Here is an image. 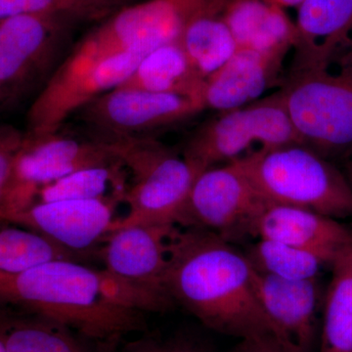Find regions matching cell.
Instances as JSON below:
<instances>
[{
	"instance_id": "1",
	"label": "cell",
	"mask_w": 352,
	"mask_h": 352,
	"mask_svg": "<svg viewBox=\"0 0 352 352\" xmlns=\"http://www.w3.org/2000/svg\"><path fill=\"white\" fill-rule=\"evenodd\" d=\"M164 283L173 302L210 330L240 340L278 339L256 296L251 263L217 234L176 226Z\"/></svg>"
},
{
	"instance_id": "2",
	"label": "cell",
	"mask_w": 352,
	"mask_h": 352,
	"mask_svg": "<svg viewBox=\"0 0 352 352\" xmlns=\"http://www.w3.org/2000/svg\"><path fill=\"white\" fill-rule=\"evenodd\" d=\"M0 308L45 317L99 342L145 327L144 312L120 282L66 259L19 273L0 271Z\"/></svg>"
},
{
	"instance_id": "3",
	"label": "cell",
	"mask_w": 352,
	"mask_h": 352,
	"mask_svg": "<svg viewBox=\"0 0 352 352\" xmlns=\"http://www.w3.org/2000/svg\"><path fill=\"white\" fill-rule=\"evenodd\" d=\"M263 200L333 219L352 217V187L342 171L302 144L252 153L233 161Z\"/></svg>"
},
{
	"instance_id": "4",
	"label": "cell",
	"mask_w": 352,
	"mask_h": 352,
	"mask_svg": "<svg viewBox=\"0 0 352 352\" xmlns=\"http://www.w3.org/2000/svg\"><path fill=\"white\" fill-rule=\"evenodd\" d=\"M282 98L302 144L326 157L352 155V50L330 63L291 69Z\"/></svg>"
},
{
	"instance_id": "5",
	"label": "cell",
	"mask_w": 352,
	"mask_h": 352,
	"mask_svg": "<svg viewBox=\"0 0 352 352\" xmlns=\"http://www.w3.org/2000/svg\"><path fill=\"white\" fill-rule=\"evenodd\" d=\"M103 143L129 173L124 199L129 212L113 222L110 232L126 226H177L192 186L201 171L183 155L155 138Z\"/></svg>"
},
{
	"instance_id": "6",
	"label": "cell",
	"mask_w": 352,
	"mask_h": 352,
	"mask_svg": "<svg viewBox=\"0 0 352 352\" xmlns=\"http://www.w3.org/2000/svg\"><path fill=\"white\" fill-rule=\"evenodd\" d=\"M76 22L53 15L0 20V102L19 104L41 91L72 50Z\"/></svg>"
},
{
	"instance_id": "7",
	"label": "cell",
	"mask_w": 352,
	"mask_h": 352,
	"mask_svg": "<svg viewBox=\"0 0 352 352\" xmlns=\"http://www.w3.org/2000/svg\"><path fill=\"white\" fill-rule=\"evenodd\" d=\"M144 54L102 57L76 43L36 95L27 113L28 135L60 131L90 102L122 85Z\"/></svg>"
},
{
	"instance_id": "8",
	"label": "cell",
	"mask_w": 352,
	"mask_h": 352,
	"mask_svg": "<svg viewBox=\"0 0 352 352\" xmlns=\"http://www.w3.org/2000/svg\"><path fill=\"white\" fill-rule=\"evenodd\" d=\"M291 144H302V141L279 90L204 122L190 136L182 155L204 171L248 156L256 146L264 151Z\"/></svg>"
},
{
	"instance_id": "9",
	"label": "cell",
	"mask_w": 352,
	"mask_h": 352,
	"mask_svg": "<svg viewBox=\"0 0 352 352\" xmlns=\"http://www.w3.org/2000/svg\"><path fill=\"white\" fill-rule=\"evenodd\" d=\"M204 110L200 100L186 95L116 87L90 102L74 118L87 138L109 142L155 138L157 132L182 124Z\"/></svg>"
},
{
	"instance_id": "10",
	"label": "cell",
	"mask_w": 352,
	"mask_h": 352,
	"mask_svg": "<svg viewBox=\"0 0 352 352\" xmlns=\"http://www.w3.org/2000/svg\"><path fill=\"white\" fill-rule=\"evenodd\" d=\"M176 226L122 227L104 238L97 252L103 270L131 292L143 312H164L175 305L164 278Z\"/></svg>"
},
{
	"instance_id": "11",
	"label": "cell",
	"mask_w": 352,
	"mask_h": 352,
	"mask_svg": "<svg viewBox=\"0 0 352 352\" xmlns=\"http://www.w3.org/2000/svg\"><path fill=\"white\" fill-rule=\"evenodd\" d=\"M119 161L107 144L87 138L68 135L60 131L28 135L14 163L3 222L32 205L41 187L85 168Z\"/></svg>"
},
{
	"instance_id": "12",
	"label": "cell",
	"mask_w": 352,
	"mask_h": 352,
	"mask_svg": "<svg viewBox=\"0 0 352 352\" xmlns=\"http://www.w3.org/2000/svg\"><path fill=\"white\" fill-rule=\"evenodd\" d=\"M267 201L233 162L197 176L177 226L205 229L230 242L250 236Z\"/></svg>"
},
{
	"instance_id": "13",
	"label": "cell",
	"mask_w": 352,
	"mask_h": 352,
	"mask_svg": "<svg viewBox=\"0 0 352 352\" xmlns=\"http://www.w3.org/2000/svg\"><path fill=\"white\" fill-rule=\"evenodd\" d=\"M214 0H145L120 8L82 41L103 56L126 52L147 55L179 41L194 18Z\"/></svg>"
},
{
	"instance_id": "14",
	"label": "cell",
	"mask_w": 352,
	"mask_h": 352,
	"mask_svg": "<svg viewBox=\"0 0 352 352\" xmlns=\"http://www.w3.org/2000/svg\"><path fill=\"white\" fill-rule=\"evenodd\" d=\"M117 201L67 200L36 203L11 215L16 224L50 238L71 251L89 254L110 233Z\"/></svg>"
},
{
	"instance_id": "15",
	"label": "cell",
	"mask_w": 352,
	"mask_h": 352,
	"mask_svg": "<svg viewBox=\"0 0 352 352\" xmlns=\"http://www.w3.org/2000/svg\"><path fill=\"white\" fill-rule=\"evenodd\" d=\"M256 296L278 339L294 352H310L316 337L320 289L316 279L287 280L254 270Z\"/></svg>"
},
{
	"instance_id": "16",
	"label": "cell",
	"mask_w": 352,
	"mask_h": 352,
	"mask_svg": "<svg viewBox=\"0 0 352 352\" xmlns=\"http://www.w3.org/2000/svg\"><path fill=\"white\" fill-rule=\"evenodd\" d=\"M292 48L256 51L237 48L232 56L204 80V108L226 112L263 98L266 90L281 76L285 59Z\"/></svg>"
},
{
	"instance_id": "17",
	"label": "cell",
	"mask_w": 352,
	"mask_h": 352,
	"mask_svg": "<svg viewBox=\"0 0 352 352\" xmlns=\"http://www.w3.org/2000/svg\"><path fill=\"white\" fill-rule=\"evenodd\" d=\"M291 69L325 66L352 50V0H305Z\"/></svg>"
},
{
	"instance_id": "18",
	"label": "cell",
	"mask_w": 352,
	"mask_h": 352,
	"mask_svg": "<svg viewBox=\"0 0 352 352\" xmlns=\"http://www.w3.org/2000/svg\"><path fill=\"white\" fill-rule=\"evenodd\" d=\"M351 228L333 217L293 206L267 203L259 212L250 236L294 245L321 254L332 263L333 256L351 237Z\"/></svg>"
},
{
	"instance_id": "19",
	"label": "cell",
	"mask_w": 352,
	"mask_h": 352,
	"mask_svg": "<svg viewBox=\"0 0 352 352\" xmlns=\"http://www.w3.org/2000/svg\"><path fill=\"white\" fill-rule=\"evenodd\" d=\"M224 16L237 48L265 52L295 46L296 23L267 0H231Z\"/></svg>"
},
{
	"instance_id": "20",
	"label": "cell",
	"mask_w": 352,
	"mask_h": 352,
	"mask_svg": "<svg viewBox=\"0 0 352 352\" xmlns=\"http://www.w3.org/2000/svg\"><path fill=\"white\" fill-rule=\"evenodd\" d=\"M203 82L182 43L175 41L159 46L145 55L126 82L118 87L155 94L186 95L201 102Z\"/></svg>"
},
{
	"instance_id": "21",
	"label": "cell",
	"mask_w": 352,
	"mask_h": 352,
	"mask_svg": "<svg viewBox=\"0 0 352 352\" xmlns=\"http://www.w3.org/2000/svg\"><path fill=\"white\" fill-rule=\"evenodd\" d=\"M231 0H214L194 18L183 31L179 41L192 66L205 80L237 50L226 21Z\"/></svg>"
},
{
	"instance_id": "22",
	"label": "cell",
	"mask_w": 352,
	"mask_h": 352,
	"mask_svg": "<svg viewBox=\"0 0 352 352\" xmlns=\"http://www.w3.org/2000/svg\"><path fill=\"white\" fill-rule=\"evenodd\" d=\"M330 266L319 352H352V228Z\"/></svg>"
},
{
	"instance_id": "23",
	"label": "cell",
	"mask_w": 352,
	"mask_h": 352,
	"mask_svg": "<svg viewBox=\"0 0 352 352\" xmlns=\"http://www.w3.org/2000/svg\"><path fill=\"white\" fill-rule=\"evenodd\" d=\"M129 184V171L118 161L107 166L76 171L41 187L36 192L32 205L67 200H105L122 203Z\"/></svg>"
},
{
	"instance_id": "24",
	"label": "cell",
	"mask_w": 352,
	"mask_h": 352,
	"mask_svg": "<svg viewBox=\"0 0 352 352\" xmlns=\"http://www.w3.org/2000/svg\"><path fill=\"white\" fill-rule=\"evenodd\" d=\"M69 332L45 317L0 308V340L6 352H85Z\"/></svg>"
},
{
	"instance_id": "25",
	"label": "cell",
	"mask_w": 352,
	"mask_h": 352,
	"mask_svg": "<svg viewBox=\"0 0 352 352\" xmlns=\"http://www.w3.org/2000/svg\"><path fill=\"white\" fill-rule=\"evenodd\" d=\"M89 254L66 249L50 238L25 227L0 223V271L19 273L52 261L82 263Z\"/></svg>"
},
{
	"instance_id": "26",
	"label": "cell",
	"mask_w": 352,
	"mask_h": 352,
	"mask_svg": "<svg viewBox=\"0 0 352 352\" xmlns=\"http://www.w3.org/2000/svg\"><path fill=\"white\" fill-rule=\"evenodd\" d=\"M243 252L254 270L282 279H316L322 267L330 265L316 252L267 239H258Z\"/></svg>"
},
{
	"instance_id": "27",
	"label": "cell",
	"mask_w": 352,
	"mask_h": 352,
	"mask_svg": "<svg viewBox=\"0 0 352 352\" xmlns=\"http://www.w3.org/2000/svg\"><path fill=\"white\" fill-rule=\"evenodd\" d=\"M25 138V132L11 124H0V223L6 214L7 195L14 163Z\"/></svg>"
},
{
	"instance_id": "28",
	"label": "cell",
	"mask_w": 352,
	"mask_h": 352,
	"mask_svg": "<svg viewBox=\"0 0 352 352\" xmlns=\"http://www.w3.org/2000/svg\"><path fill=\"white\" fill-rule=\"evenodd\" d=\"M131 352H212L204 340L188 333H179L164 342L148 340L133 344Z\"/></svg>"
},
{
	"instance_id": "29",
	"label": "cell",
	"mask_w": 352,
	"mask_h": 352,
	"mask_svg": "<svg viewBox=\"0 0 352 352\" xmlns=\"http://www.w3.org/2000/svg\"><path fill=\"white\" fill-rule=\"evenodd\" d=\"M229 352H294L284 346L277 338L258 337L241 340Z\"/></svg>"
},
{
	"instance_id": "30",
	"label": "cell",
	"mask_w": 352,
	"mask_h": 352,
	"mask_svg": "<svg viewBox=\"0 0 352 352\" xmlns=\"http://www.w3.org/2000/svg\"><path fill=\"white\" fill-rule=\"evenodd\" d=\"M270 3L281 8H298L305 0H267Z\"/></svg>"
},
{
	"instance_id": "31",
	"label": "cell",
	"mask_w": 352,
	"mask_h": 352,
	"mask_svg": "<svg viewBox=\"0 0 352 352\" xmlns=\"http://www.w3.org/2000/svg\"><path fill=\"white\" fill-rule=\"evenodd\" d=\"M344 173V175H346V179L349 180V184H351L352 187V157L346 162Z\"/></svg>"
},
{
	"instance_id": "32",
	"label": "cell",
	"mask_w": 352,
	"mask_h": 352,
	"mask_svg": "<svg viewBox=\"0 0 352 352\" xmlns=\"http://www.w3.org/2000/svg\"><path fill=\"white\" fill-rule=\"evenodd\" d=\"M0 352H6V347H4L3 344H2L1 340H0Z\"/></svg>"
},
{
	"instance_id": "33",
	"label": "cell",
	"mask_w": 352,
	"mask_h": 352,
	"mask_svg": "<svg viewBox=\"0 0 352 352\" xmlns=\"http://www.w3.org/2000/svg\"><path fill=\"white\" fill-rule=\"evenodd\" d=\"M2 109L3 108H2L1 102H0V110H2Z\"/></svg>"
}]
</instances>
